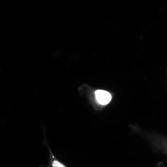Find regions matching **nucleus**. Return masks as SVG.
<instances>
[{
    "label": "nucleus",
    "mask_w": 167,
    "mask_h": 167,
    "mask_svg": "<svg viewBox=\"0 0 167 167\" xmlns=\"http://www.w3.org/2000/svg\"><path fill=\"white\" fill-rule=\"evenodd\" d=\"M96 97L100 104L105 105L108 104L111 99V96L108 92L102 90H98L95 92Z\"/></svg>",
    "instance_id": "obj_1"
},
{
    "label": "nucleus",
    "mask_w": 167,
    "mask_h": 167,
    "mask_svg": "<svg viewBox=\"0 0 167 167\" xmlns=\"http://www.w3.org/2000/svg\"><path fill=\"white\" fill-rule=\"evenodd\" d=\"M52 165L53 167H66L64 165L57 160L53 161Z\"/></svg>",
    "instance_id": "obj_2"
}]
</instances>
